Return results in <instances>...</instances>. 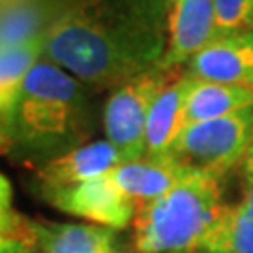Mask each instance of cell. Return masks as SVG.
<instances>
[{
    "instance_id": "obj_15",
    "label": "cell",
    "mask_w": 253,
    "mask_h": 253,
    "mask_svg": "<svg viewBox=\"0 0 253 253\" xmlns=\"http://www.w3.org/2000/svg\"><path fill=\"white\" fill-rule=\"evenodd\" d=\"M193 253H253V217L240 203L225 205Z\"/></svg>"
},
{
    "instance_id": "obj_9",
    "label": "cell",
    "mask_w": 253,
    "mask_h": 253,
    "mask_svg": "<svg viewBox=\"0 0 253 253\" xmlns=\"http://www.w3.org/2000/svg\"><path fill=\"white\" fill-rule=\"evenodd\" d=\"M217 38L212 0H174L169 8V36L162 58L165 70H182Z\"/></svg>"
},
{
    "instance_id": "obj_20",
    "label": "cell",
    "mask_w": 253,
    "mask_h": 253,
    "mask_svg": "<svg viewBox=\"0 0 253 253\" xmlns=\"http://www.w3.org/2000/svg\"><path fill=\"white\" fill-rule=\"evenodd\" d=\"M0 253H38V252H36V246L30 244V242L0 236Z\"/></svg>"
},
{
    "instance_id": "obj_14",
    "label": "cell",
    "mask_w": 253,
    "mask_h": 253,
    "mask_svg": "<svg viewBox=\"0 0 253 253\" xmlns=\"http://www.w3.org/2000/svg\"><path fill=\"white\" fill-rule=\"evenodd\" d=\"M253 107V90L195 79L186 105V127Z\"/></svg>"
},
{
    "instance_id": "obj_1",
    "label": "cell",
    "mask_w": 253,
    "mask_h": 253,
    "mask_svg": "<svg viewBox=\"0 0 253 253\" xmlns=\"http://www.w3.org/2000/svg\"><path fill=\"white\" fill-rule=\"evenodd\" d=\"M169 0H77L56 19L45 56L94 94L158 68L167 49Z\"/></svg>"
},
{
    "instance_id": "obj_18",
    "label": "cell",
    "mask_w": 253,
    "mask_h": 253,
    "mask_svg": "<svg viewBox=\"0 0 253 253\" xmlns=\"http://www.w3.org/2000/svg\"><path fill=\"white\" fill-rule=\"evenodd\" d=\"M217 36L253 30V0H212Z\"/></svg>"
},
{
    "instance_id": "obj_19",
    "label": "cell",
    "mask_w": 253,
    "mask_h": 253,
    "mask_svg": "<svg viewBox=\"0 0 253 253\" xmlns=\"http://www.w3.org/2000/svg\"><path fill=\"white\" fill-rule=\"evenodd\" d=\"M238 176H240V184H242V197H240V207L253 217V143L248 148L246 156L238 165Z\"/></svg>"
},
{
    "instance_id": "obj_12",
    "label": "cell",
    "mask_w": 253,
    "mask_h": 253,
    "mask_svg": "<svg viewBox=\"0 0 253 253\" xmlns=\"http://www.w3.org/2000/svg\"><path fill=\"white\" fill-rule=\"evenodd\" d=\"M190 172V167L174 160H137L111 171L117 186L133 201L137 208L162 197Z\"/></svg>"
},
{
    "instance_id": "obj_5",
    "label": "cell",
    "mask_w": 253,
    "mask_h": 253,
    "mask_svg": "<svg viewBox=\"0 0 253 253\" xmlns=\"http://www.w3.org/2000/svg\"><path fill=\"white\" fill-rule=\"evenodd\" d=\"M252 143L253 107L188 126L172 148L171 160L227 178L233 169H238Z\"/></svg>"
},
{
    "instance_id": "obj_4",
    "label": "cell",
    "mask_w": 253,
    "mask_h": 253,
    "mask_svg": "<svg viewBox=\"0 0 253 253\" xmlns=\"http://www.w3.org/2000/svg\"><path fill=\"white\" fill-rule=\"evenodd\" d=\"M182 70H165L162 66L137 75L111 90L101 111L105 139L117 146L126 162L145 158L146 122L154 101Z\"/></svg>"
},
{
    "instance_id": "obj_3",
    "label": "cell",
    "mask_w": 253,
    "mask_h": 253,
    "mask_svg": "<svg viewBox=\"0 0 253 253\" xmlns=\"http://www.w3.org/2000/svg\"><path fill=\"white\" fill-rule=\"evenodd\" d=\"M225 176L190 169L162 197L137 208L131 223L137 253H193L221 214Z\"/></svg>"
},
{
    "instance_id": "obj_13",
    "label": "cell",
    "mask_w": 253,
    "mask_h": 253,
    "mask_svg": "<svg viewBox=\"0 0 253 253\" xmlns=\"http://www.w3.org/2000/svg\"><path fill=\"white\" fill-rule=\"evenodd\" d=\"M68 9L60 0H13L0 9V51L45 38Z\"/></svg>"
},
{
    "instance_id": "obj_11",
    "label": "cell",
    "mask_w": 253,
    "mask_h": 253,
    "mask_svg": "<svg viewBox=\"0 0 253 253\" xmlns=\"http://www.w3.org/2000/svg\"><path fill=\"white\" fill-rule=\"evenodd\" d=\"M38 253H120L117 231L94 223L32 219Z\"/></svg>"
},
{
    "instance_id": "obj_10",
    "label": "cell",
    "mask_w": 253,
    "mask_h": 253,
    "mask_svg": "<svg viewBox=\"0 0 253 253\" xmlns=\"http://www.w3.org/2000/svg\"><path fill=\"white\" fill-rule=\"evenodd\" d=\"M195 79L182 72L154 101L146 122L145 158L171 160L172 148L186 129V105Z\"/></svg>"
},
{
    "instance_id": "obj_23",
    "label": "cell",
    "mask_w": 253,
    "mask_h": 253,
    "mask_svg": "<svg viewBox=\"0 0 253 253\" xmlns=\"http://www.w3.org/2000/svg\"><path fill=\"white\" fill-rule=\"evenodd\" d=\"M169 2H174V0H169Z\"/></svg>"
},
{
    "instance_id": "obj_8",
    "label": "cell",
    "mask_w": 253,
    "mask_h": 253,
    "mask_svg": "<svg viewBox=\"0 0 253 253\" xmlns=\"http://www.w3.org/2000/svg\"><path fill=\"white\" fill-rule=\"evenodd\" d=\"M182 72L199 81L253 90V30L214 38Z\"/></svg>"
},
{
    "instance_id": "obj_22",
    "label": "cell",
    "mask_w": 253,
    "mask_h": 253,
    "mask_svg": "<svg viewBox=\"0 0 253 253\" xmlns=\"http://www.w3.org/2000/svg\"><path fill=\"white\" fill-rule=\"evenodd\" d=\"M0 150H4V141H2V135H0Z\"/></svg>"
},
{
    "instance_id": "obj_17",
    "label": "cell",
    "mask_w": 253,
    "mask_h": 253,
    "mask_svg": "<svg viewBox=\"0 0 253 253\" xmlns=\"http://www.w3.org/2000/svg\"><path fill=\"white\" fill-rule=\"evenodd\" d=\"M0 236L17 238L34 244L32 219L15 210L11 184L2 172H0Z\"/></svg>"
},
{
    "instance_id": "obj_7",
    "label": "cell",
    "mask_w": 253,
    "mask_h": 253,
    "mask_svg": "<svg viewBox=\"0 0 253 253\" xmlns=\"http://www.w3.org/2000/svg\"><path fill=\"white\" fill-rule=\"evenodd\" d=\"M122 163H127L126 158L107 139L88 141L86 145L77 146L70 152L40 165L34 176L36 191L40 193V197H43L51 191L96 180L115 171Z\"/></svg>"
},
{
    "instance_id": "obj_2",
    "label": "cell",
    "mask_w": 253,
    "mask_h": 253,
    "mask_svg": "<svg viewBox=\"0 0 253 253\" xmlns=\"http://www.w3.org/2000/svg\"><path fill=\"white\" fill-rule=\"evenodd\" d=\"M94 92L43 56L30 70L17 100L0 118L4 152L43 163L86 145Z\"/></svg>"
},
{
    "instance_id": "obj_21",
    "label": "cell",
    "mask_w": 253,
    "mask_h": 253,
    "mask_svg": "<svg viewBox=\"0 0 253 253\" xmlns=\"http://www.w3.org/2000/svg\"><path fill=\"white\" fill-rule=\"evenodd\" d=\"M60 2H62V4H66V6H68V8H70V6H72V4H75V2H77V0H60Z\"/></svg>"
},
{
    "instance_id": "obj_16",
    "label": "cell",
    "mask_w": 253,
    "mask_h": 253,
    "mask_svg": "<svg viewBox=\"0 0 253 253\" xmlns=\"http://www.w3.org/2000/svg\"><path fill=\"white\" fill-rule=\"evenodd\" d=\"M45 38H38L27 45L0 51V118L17 100L30 70L45 56Z\"/></svg>"
},
{
    "instance_id": "obj_6",
    "label": "cell",
    "mask_w": 253,
    "mask_h": 253,
    "mask_svg": "<svg viewBox=\"0 0 253 253\" xmlns=\"http://www.w3.org/2000/svg\"><path fill=\"white\" fill-rule=\"evenodd\" d=\"M42 199L64 214L81 217L88 223L124 231L131 227L137 207L113 180L111 172L79 186L45 193Z\"/></svg>"
}]
</instances>
